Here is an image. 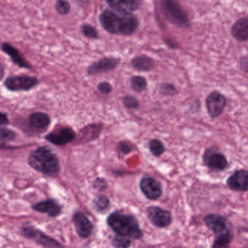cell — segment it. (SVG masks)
Masks as SVG:
<instances>
[{"mask_svg":"<svg viewBox=\"0 0 248 248\" xmlns=\"http://www.w3.org/2000/svg\"><path fill=\"white\" fill-rule=\"evenodd\" d=\"M102 27L113 35L131 36L140 26V20L133 13H122L113 9H106L99 16Z\"/></svg>","mask_w":248,"mask_h":248,"instance_id":"6da1fadb","label":"cell"},{"mask_svg":"<svg viewBox=\"0 0 248 248\" xmlns=\"http://www.w3.org/2000/svg\"><path fill=\"white\" fill-rule=\"evenodd\" d=\"M29 166L36 171L50 177H55L61 170L59 159L46 146L38 147L32 152L28 159Z\"/></svg>","mask_w":248,"mask_h":248,"instance_id":"7a4b0ae2","label":"cell"},{"mask_svg":"<svg viewBox=\"0 0 248 248\" xmlns=\"http://www.w3.org/2000/svg\"><path fill=\"white\" fill-rule=\"evenodd\" d=\"M108 224L117 235L128 239H140L142 236L141 229L134 217L121 212L110 214Z\"/></svg>","mask_w":248,"mask_h":248,"instance_id":"3957f363","label":"cell"},{"mask_svg":"<svg viewBox=\"0 0 248 248\" xmlns=\"http://www.w3.org/2000/svg\"><path fill=\"white\" fill-rule=\"evenodd\" d=\"M160 8L165 18L172 24L182 28L190 27L189 16L176 0H162Z\"/></svg>","mask_w":248,"mask_h":248,"instance_id":"277c9868","label":"cell"},{"mask_svg":"<svg viewBox=\"0 0 248 248\" xmlns=\"http://www.w3.org/2000/svg\"><path fill=\"white\" fill-rule=\"evenodd\" d=\"M20 234L25 238L32 240L42 247L46 248H62V246L55 239L38 230L34 226L24 224L20 227Z\"/></svg>","mask_w":248,"mask_h":248,"instance_id":"5b68a950","label":"cell"},{"mask_svg":"<svg viewBox=\"0 0 248 248\" xmlns=\"http://www.w3.org/2000/svg\"><path fill=\"white\" fill-rule=\"evenodd\" d=\"M202 160L204 165L214 171H224L229 167V162L226 156L214 147L205 150Z\"/></svg>","mask_w":248,"mask_h":248,"instance_id":"8992f818","label":"cell"},{"mask_svg":"<svg viewBox=\"0 0 248 248\" xmlns=\"http://www.w3.org/2000/svg\"><path fill=\"white\" fill-rule=\"evenodd\" d=\"M39 84V79L36 77L30 76L8 77L4 82V87L12 92L29 91Z\"/></svg>","mask_w":248,"mask_h":248,"instance_id":"52a82bcc","label":"cell"},{"mask_svg":"<svg viewBox=\"0 0 248 248\" xmlns=\"http://www.w3.org/2000/svg\"><path fill=\"white\" fill-rule=\"evenodd\" d=\"M227 103V97L222 93L218 91L210 93L205 100V107L210 118L216 119L221 116Z\"/></svg>","mask_w":248,"mask_h":248,"instance_id":"ba28073f","label":"cell"},{"mask_svg":"<svg viewBox=\"0 0 248 248\" xmlns=\"http://www.w3.org/2000/svg\"><path fill=\"white\" fill-rule=\"evenodd\" d=\"M120 58L115 57H105L93 62L87 68L89 75H98L114 70L120 63Z\"/></svg>","mask_w":248,"mask_h":248,"instance_id":"9c48e42d","label":"cell"},{"mask_svg":"<svg viewBox=\"0 0 248 248\" xmlns=\"http://www.w3.org/2000/svg\"><path fill=\"white\" fill-rule=\"evenodd\" d=\"M75 139V132L70 127H62L58 129L54 130L45 137V140L60 147L72 142Z\"/></svg>","mask_w":248,"mask_h":248,"instance_id":"30bf717a","label":"cell"},{"mask_svg":"<svg viewBox=\"0 0 248 248\" xmlns=\"http://www.w3.org/2000/svg\"><path fill=\"white\" fill-rule=\"evenodd\" d=\"M204 221L205 225L217 237L226 233L231 232L227 218L222 216L218 214H208L204 218Z\"/></svg>","mask_w":248,"mask_h":248,"instance_id":"8fae6325","label":"cell"},{"mask_svg":"<svg viewBox=\"0 0 248 248\" xmlns=\"http://www.w3.org/2000/svg\"><path fill=\"white\" fill-rule=\"evenodd\" d=\"M140 186L144 196L151 201L160 198L163 192L161 184L153 177L146 176L142 178L140 181Z\"/></svg>","mask_w":248,"mask_h":248,"instance_id":"7c38bea8","label":"cell"},{"mask_svg":"<svg viewBox=\"0 0 248 248\" xmlns=\"http://www.w3.org/2000/svg\"><path fill=\"white\" fill-rule=\"evenodd\" d=\"M147 217L156 227L163 228L171 222V214L169 211L157 206H151L147 209Z\"/></svg>","mask_w":248,"mask_h":248,"instance_id":"4fadbf2b","label":"cell"},{"mask_svg":"<svg viewBox=\"0 0 248 248\" xmlns=\"http://www.w3.org/2000/svg\"><path fill=\"white\" fill-rule=\"evenodd\" d=\"M227 184L230 189L236 192L248 191V170H236L229 176Z\"/></svg>","mask_w":248,"mask_h":248,"instance_id":"5bb4252c","label":"cell"},{"mask_svg":"<svg viewBox=\"0 0 248 248\" xmlns=\"http://www.w3.org/2000/svg\"><path fill=\"white\" fill-rule=\"evenodd\" d=\"M32 209L36 212L45 214L49 217H57L61 215L62 207L58 201L54 199H47L40 201L32 205Z\"/></svg>","mask_w":248,"mask_h":248,"instance_id":"9a60e30c","label":"cell"},{"mask_svg":"<svg viewBox=\"0 0 248 248\" xmlns=\"http://www.w3.org/2000/svg\"><path fill=\"white\" fill-rule=\"evenodd\" d=\"M73 222L80 237L87 238L91 235L93 225L84 214L81 212L76 213L73 217Z\"/></svg>","mask_w":248,"mask_h":248,"instance_id":"2e32d148","label":"cell"},{"mask_svg":"<svg viewBox=\"0 0 248 248\" xmlns=\"http://www.w3.org/2000/svg\"><path fill=\"white\" fill-rule=\"evenodd\" d=\"M0 48L4 53L7 54L10 57L12 62L17 66L27 69L31 68V65L23 58L18 49H16L9 42H3L0 45Z\"/></svg>","mask_w":248,"mask_h":248,"instance_id":"e0dca14e","label":"cell"},{"mask_svg":"<svg viewBox=\"0 0 248 248\" xmlns=\"http://www.w3.org/2000/svg\"><path fill=\"white\" fill-rule=\"evenodd\" d=\"M110 9L122 13H133L142 4V0H106Z\"/></svg>","mask_w":248,"mask_h":248,"instance_id":"ac0fdd59","label":"cell"},{"mask_svg":"<svg viewBox=\"0 0 248 248\" xmlns=\"http://www.w3.org/2000/svg\"><path fill=\"white\" fill-rule=\"evenodd\" d=\"M231 35L237 42H248V17H240L233 23Z\"/></svg>","mask_w":248,"mask_h":248,"instance_id":"d6986e66","label":"cell"},{"mask_svg":"<svg viewBox=\"0 0 248 248\" xmlns=\"http://www.w3.org/2000/svg\"><path fill=\"white\" fill-rule=\"evenodd\" d=\"M51 119L46 113L36 112L29 117V124L32 128L36 130H45L50 125Z\"/></svg>","mask_w":248,"mask_h":248,"instance_id":"ffe728a7","label":"cell"},{"mask_svg":"<svg viewBox=\"0 0 248 248\" xmlns=\"http://www.w3.org/2000/svg\"><path fill=\"white\" fill-rule=\"evenodd\" d=\"M131 64L134 69L139 71H144V72L151 71L155 65L153 58L144 55L134 57L131 60Z\"/></svg>","mask_w":248,"mask_h":248,"instance_id":"44dd1931","label":"cell"},{"mask_svg":"<svg viewBox=\"0 0 248 248\" xmlns=\"http://www.w3.org/2000/svg\"><path fill=\"white\" fill-rule=\"evenodd\" d=\"M147 87V81L144 77L141 76H135L131 79V87L136 93H141L146 90Z\"/></svg>","mask_w":248,"mask_h":248,"instance_id":"7402d4cb","label":"cell"},{"mask_svg":"<svg viewBox=\"0 0 248 248\" xmlns=\"http://www.w3.org/2000/svg\"><path fill=\"white\" fill-rule=\"evenodd\" d=\"M149 149L152 154L155 157H160L166 151L164 144L157 139L150 140L149 142Z\"/></svg>","mask_w":248,"mask_h":248,"instance_id":"603a6c76","label":"cell"},{"mask_svg":"<svg viewBox=\"0 0 248 248\" xmlns=\"http://www.w3.org/2000/svg\"><path fill=\"white\" fill-rule=\"evenodd\" d=\"M232 240V232L226 233L222 235L218 236L216 238L212 248H228Z\"/></svg>","mask_w":248,"mask_h":248,"instance_id":"cb8c5ba5","label":"cell"},{"mask_svg":"<svg viewBox=\"0 0 248 248\" xmlns=\"http://www.w3.org/2000/svg\"><path fill=\"white\" fill-rule=\"evenodd\" d=\"M94 205L96 209L100 212H105L108 210L110 207V201L108 197L105 195H100L94 199Z\"/></svg>","mask_w":248,"mask_h":248,"instance_id":"d4e9b609","label":"cell"},{"mask_svg":"<svg viewBox=\"0 0 248 248\" xmlns=\"http://www.w3.org/2000/svg\"><path fill=\"white\" fill-rule=\"evenodd\" d=\"M81 32L85 37L91 39H97L99 38V33L95 27L90 24H83L81 27Z\"/></svg>","mask_w":248,"mask_h":248,"instance_id":"484cf974","label":"cell"},{"mask_svg":"<svg viewBox=\"0 0 248 248\" xmlns=\"http://www.w3.org/2000/svg\"><path fill=\"white\" fill-rule=\"evenodd\" d=\"M55 9L61 16H66L71 12V6L67 0H58L55 4Z\"/></svg>","mask_w":248,"mask_h":248,"instance_id":"4316f807","label":"cell"},{"mask_svg":"<svg viewBox=\"0 0 248 248\" xmlns=\"http://www.w3.org/2000/svg\"><path fill=\"white\" fill-rule=\"evenodd\" d=\"M16 134L13 130L9 128H0V141L2 142H8V141H13L16 138Z\"/></svg>","mask_w":248,"mask_h":248,"instance_id":"83f0119b","label":"cell"},{"mask_svg":"<svg viewBox=\"0 0 248 248\" xmlns=\"http://www.w3.org/2000/svg\"><path fill=\"white\" fill-rule=\"evenodd\" d=\"M112 243H113V246L117 248H128L131 246L130 239L119 235L115 237Z\"/></svg>","mask_w":248,"mask_h":248,"instance_id":"f1b7e54d","label":"cell"},{"mask_svg":"<svg viewBox=\"0 0 248 248\" xmlns=\"http://www.w3.org/2000/svg\"><path fill=\"white\" fill-rule=\"evenodd\" d=\"M124 105L129 109H137L140 107V102L136 97L127 95L124 97Z\"/></svg>","mask_w":248,"mask_h":248,"instance_id":"f546056e","label":"cell"},{"mask_svg":"<svg viewBox=\"0 0 248 248\" xmlns=\"http://www.w3.org/2000/svg\"><path fill=\"white\" fill-rule=\"evenodd\" d=\"M160 93L163 95L174 96L177 93V90L173 84L166 83L160 87Z\"/></svg>","mask_w":248,"mask_h":248,"instance_id":"4dcf8cb0","label":"cell"},{"mask_svg":"<svg viewBox=\"0 0 248 248\" xmlns=\"http://www.w3.org/2000/svg\"><path fill=\"white\" fill-rule=\"evenodd\" d=\"M97 90L102 94H108L111 93L113 88H112L111 84L110 83L107 82V81H103V82L99 84Z\"/></svg>","mask_w":248,"mask_h":248,"instance_id":"1f68e13d","label":"cell"},{"mask_svg":"<svg viewBox=\"0 0 248 248\" xmlns=\"http://www.w3.org/2000/svg\"><path fill=\"white\" fill-rule=\"evenodd\" d=\"M94 189H98V190L102 191L103 189H106L107 187V182L103 178H97L94 182Z\"/></svg>","mask_w":248,"mask_h":248,"instance_id":"d6a6232c","label":"cell"},{"mask_svg":"<svg viewBox=\"0 0 248 248\" xmlns=\"http://www.w3.org/2000/svg\"><path fill=\"white\" fill-rule=\"evenodd\" d=\"M119 147L121 151H122L124 154H128V153H131L133 150L131 144H130L129 143L126 142V141H121V142L119 143Z\"/></svg>","mask_w":248,"mask_h":248,"instance_id":"836d02e7","label":"cell"},{"mask_svg":"<svg viewBox=\"0 0 248 248\" xmlns=\"http://www.w3.org/2000/svg\"><path fill=\"white\" fill-rule=\"evenodd\" d=\"M240 66L243 72L248 74V55L242 56L240 58Z\"/></svg>","mask_w":248,"mask_h":248,"instance_id":"e575fe53","label":"cell"},{"mask_svg":"<svg viewBox=\"0 0 248 248\" xmlns=\"http://www.w3.org/2000/svg\"><path fill=\"white\" fill-rule=\"evenodd\" d=\"M9 119L7 115L4 113L0 112V128H2L4 125H8Z\"/></svg>","mask_w":248,"mask_h":248,"instance_id":"d590c367","label":"cell"},{"mask_svg":"<svg viewBox=\"0 0 248 248\" xmlns=\"http://www.w3.org/2000/svg\"><path fill=\"white\" fill-rule=\"evenodd\" d=\"M4 69L3 68L2 64L0 62V81L2 80V78H4Z\"/></svg>","mask_w":248,"mask_h":248,"instance_id":"8d00e7d4","label":"cell"},{"mask_svg":"<svg viewBox=\"0 0 248 248\" xmlns=\"http://www.w3.org/2000/svg\"><path fill=\"white\" fill-rule=\"evenodd\" d=\"M57 1H58V0H57Z\"/></svg>","mask_w":248,"mask_h":248,"instance_id":"74e56055","label":"cell"}]
</instances>
